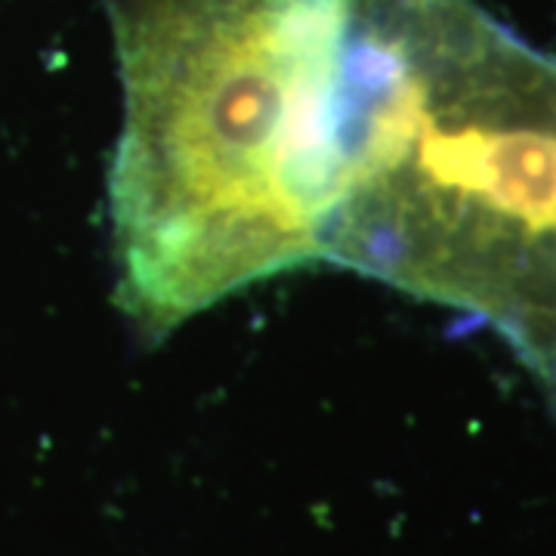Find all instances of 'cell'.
<instances>
[{
	"mask_svg": "<svg viewBox=\"0 0 556 556\" xmlns=\"http://www.w3.org/2000/svg\"><path fill=\"white\" fill-rule=\"evenodd\" d=\"M328 263L556 340V60L477 0H356Z\"/></svg>",
	"mask_w": 556,
	"mask_h": 556,
	"instance_id": "7a4b0ae2",
	"label": "cell"
},
{
	"mask_svg": "<svg viewBox=\"0 0 556 556\" xmlns=\"http://www.w3.org/2000/svg\"><path fill=\"white\" fill-rule=\"evenodd\" d=\"M529 368H532V375L541 380V387L547 390V396H551V402L556 405V340L535 358V362H532V365H529Z\"/></svg>",
	"mask_w": 556,
	"mask_h": 556,
	"instance_id": "3957f363",
	"label": "cell"
},
{
	"mask_svg": "<svg viewBox=\"0 0 556 556\" xmlns=\"http://www.w3.org/2000/svg\"><path fill=\"white\" fill-rule=\"evenodd\" d=\"M118 303L152 338L328 263L356 0H105Z\"/></svg>",
	"mask_w": 556,
	"mask_h": 556,
	"instance_id": "6da1fadb",
	"label": "cell"
}]
</instances>
